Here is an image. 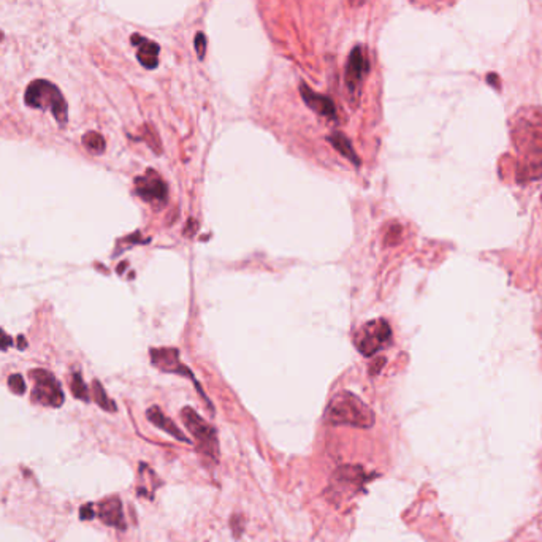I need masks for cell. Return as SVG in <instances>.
Segmentation results:
<instances>
[{"label": "cell", "mask_w": 542, "mask_h": 542, "mask_svg": "<svg viewBox=\"0 0 542 542\" xmlns=\"http://www.w3.org/2000/svg\"><path fill=\"white\" fill-rule=\"evenodd\" d=\"M4 40V32H2V30H0V41H2Z\"/></svg>", "instance_id": "28"}, {"label": "cell", "mask_w": 542, "mask_h": 542, "mask_svg": "<svg viewBox=\"0 0 542 542\" xmlns=\"http://www.w3.org/2000/svg\"><path fill=\"white\" fill-rule=\"evenodd\" d=\"M70 388H72V393H73V397H75V398L81 400V401H89L90 400L89 388L86 386V382L83 381L81 373H78V371H75V373L72 374Z\"/></svg>", "instance_id": "18"}, {"label": "cell", "mask_w": 542, "mask_h": 542, "mask_svg": "<svg viewBox=\"0 0 542 542\" xmlns=\"http://www.w3.org/2000/svg\"><path fill=\"white\" fill-rule=\"evenodd\" d=\"M83 144L86 146V148L94 152V154H102L103 151H105L107 148V143H105V138H103L99 132H88L83 135Z\"/></svg>", "instance_id": "17"}, {"label": "cell", "mask_w": 542, "mask_h": 542, "mask_svg": "<svg viewBox=\"0 0 542 542\" xmlns=\"http://www.w3.org/2000/svg\"><path fill=\"white\" fill-rule=\"evenodd\" d=\"M181 419L184 427L196 438L197 450L212 463L219 461V441L217 431L198 412L192 409L191 406L182 407Z\"/></svg>", "instance_id": "5"}, {"label": "cell", "mask_w": 542, "mask_h": 542, "mask_svg": "<svg viewBox=\"0 0 542 542\" xmlns=\"http://www.w3.org/2000/svg\"><path fill=\"white\" fill-rule=\"evenodd\" d=\"M99 517L100 520L108 527H114L118 529H126V517L123 510V503L118 496H109L99 504Z\"/></svg>", "instance_id": "13"}, {"label": "cell", "mask_w": 542, "mask_h": 542, "mask_svg": "<svg viewBox=\"0 0 542 542\" xmlns=\"http://www.w3.org/2000/svg\"><path fill=\"white\" fill-rule=\"evenodd\" d=\"M130 43L135 45L137 50V59L138 62L142 64L144 69L148 70H154L159 65V53H161V46L152 41L146 36H142L140 34H133L130 36Z\"/></svg>", "instance_id": "12"}, {"label": "cell", "mask_w": 542, "mask_h": 542, "mask_svg": "<svg viewBox=\"0 0 542 542\" xmlns=\"http://www.w3.org/2000/svg\"><path fill=\"white\" fill-rule=\"evenodd\" d=\"M35 386L32 391V401L34 403L60 407L64 405V392L60 387L59 381L53 376V373L46 370H34L30 373Z\"/></svg>", "instance_id": "7"}, {"label": "cell", "mask_w": 542, "mask_h": 542, "mask_svg": "<svg viewBox=\"0 0 542 542\" xmlns=\"http://www.w3.org/2000/svg\"><path fill=\"white\" fill-rule=\"evenodd\" d=\"M230 527H231V529H233V533H235L236 538H238V536L243 533V528H245V527H243V519H241V517L240 515H231Z\"/></svg>", "instance_id": "22"}, {"label": "cell", "mask_w": 542, "mask_h": 542, "mask_svg": "<svg viewBox=\"0 0 542 542\" xmlns=\"http://www.w3.org/2000/svg\"><path fill=\"white\" fill-rule=\"evenodd\" d=\"M392 328L387 320L377 319L370 320L368 324L360 327L355 334V346L365 357H373L382 347L391 343Z\"/></svg>", "instance_id": "6"}, {"label": "cell", "mask_w": 542, "mask_h": 542, "mask_svg": "<svg viewBox=\"0 0 542 542\" xmlns=\"http://www.w3.org/2000/svg\"><path fill=\"white\" fill-rule=\"evenodd\" d=\"M26 105L41 111H51L54 119L60 127L67 126L69 121V105L64 94L56 84L48 80H34L29 84L24 94Z\"/></svg>", "instance_id": "3"}, {"label": "cell", "mask_w": 542, "mask_h": 542, "mask_svg": "<svg viewBox=\"0 0 542 542\" xmlns=\"http://www.w3.org/2000/svg\"><path fill=\"white\" fill-rule=\"evenodd\" d=\"M325 422L330 425H347L355 428H371L376 422L374 412L355 393L343 391L334 395L325 411Z\"/></svg>", "instance_id": "2"}, {"label": "cell", "mask_w": 542, "mask_h": 542, "mask_svg": "<svg viewBox=\"0 0 542 542\" xmlns=\"http://www.w3.org/2000/svg\"><path fill=\"white\" fill-rule=\"evenodd\" d=\"M146 417H148V420L152 425H154V427L163 430L170 436H173L175 440H178L179 442L191 444V440H189V438L182 433V430L173 422L172 419H168L165 414L162 412L159 406H151L149 409L146 411Z\"/></svg>", "instance_id": "14"}, {"label": "cell", "mask_w": 542, "mask_h": 542, "mask_svg": "<svg viewBox=\"0 0 542 542\" xmlns=\"http://www.w3.org/2000/svg\"><path fill=\"white\" fill-rule=\"evenodd\" d=\"M151 362L156 368H159L161 371H165V373H173V374H181V376L191 377L194 384H196L198 393L202 395L203 400L206 401V405H208L212 409L211 403L208 401V398L205 397L202 387L198 386V382H197L196 377H194L192 371L189 370L186 365H182L179 362V352L178 351L173 349V347H154V349H151Z\"/></svg>", "instance_id": "9"}, {"label": "cell", "mask_w": 542, "mask_h": 542, "mask_svg": "<svg viewBox=\"0 0 542 542\" xmlns=\"http://www.w3.org/2000/svg\"><path fill=\"white\" fill-rule=\"evenodd\" d=\"M194 46H196L197 56L200 60L205 59V53H206V36L203 32H198L196 40H194Z\"/></svg>", "instance_id": "20"}, {"label": "cell", "mask_w": 542, "mask_h": 542, "mask_svg": "<svg viewBox=\"0 0 542 542\" xmlns=\"http://www.w3.org/2000/svg\"><path fill=\"white\" fill-rule=\"evenodd\" d=\"M11 344H13V339L0 328V351H7L8 347H11Z\"/></svg>", "instance_id": "24"}, {"label": "cell", "mask_w": 542, "mask_h": 542, "mask_svg": "<svg viewBox=\"0 0 542 542\" xmlns=\"http://www.w3.org/2000/svg\"><path fill=\"white\" fill-rule=\"evenodd\" d=\"M386 363V358H377V365L374 368H371V374H377L379 373V370L382 368V365Z\"/></svg>", "instance_id": "25"}, {"label": "cell", "mask_w": 542, "mask_h": 542, "mask_svg": "<svg viewBox=\"0 0 542 542\" xmlns=\"http://www.w3.org/2000/svg\"><path fill=\"white\" fill-rule=\"evenodd\" d=\"M513 135L517 149L525 157L520 168L522 178H539L542 176V109H529L527 114H520Z\"/></svg>", "instance_id": "1"}, {"label": "cell", "mask_w": 542, "mask_h": 542, "mask_svg": "<svg viewBox=\"0 0 542 542\" xmlns=\"http://www.w3.org/2000/svg\"><path fill=\"white\" fill-rule=\"evenodd\" d=\"M370 477V474L365 473L362 466H339L338 470L332 474L330 484H328L325 490V496L328 498V501L332 503L346 501V499L355 496L357 493L362 490L363 484L368 482Z\"/></svg>", "instance_id": "4"}, {"label": "cell", "mask_w": 542, "mask_h": 542, "mask_svg": "<svg viewBox=\"0 0 542 542\" xmlns=\"http://www.w3.org/2000/svg\"><path fill=\"white\" fill-rule=\"evenodd\" d=\"M93 395H94L95 403L99 405L102 409H105L108 412H116V409H118V407H116V405H114V401L109 400V397L105 392V388H103V386L99 381L93 382Z\"/></svg>", "instance_id": "16"}, {"label": "cell", "mask_w": 542, "mask_h": 542, "mask_svg": "<svg viewBox=\"0 0 542 542\" xmlns=\"http://www.w3.org/2000/svg\"><path fill=\"white\" fill-rule=\"evenodd\" d=\"M327 140H328V142H330V144L339 152L341 156L346 157L347 161H351L352 163H354V165H360V159H358V157H357V152L354 149V146H352L351 140L347 138L344 133L334 132Z\"/></svg>", "instance_id": "15"}, {"label": "cell", "mask_w": 542, "mask_h": 542, "mask_svg": "<svg viewBox=\"0 0 542 542\" xmlns=\"http://www.w3.org/2000/svg\"><path fill=\"white\" fill-rule=\"evenodd\" d=\"M368 72H370V64L367 56H365L363 48L355 46L349 54V59H347L346 70H344V84L352 102H357L358 97H360L365 76L368 75Z\"/></svg>", "instance_id": "8"}, {"label": "cell", "mask_w": 542, "mask_h": 542, "mask_svg": "<svg viewBox=\"0 0 542 542\" xmlns=\"http://www.w3.org/2000/svg\"><path fill=\"white\" fill-rule=\"evenodd\" d=\"M367 2H368V0H351V4L354 5V7H360V5L367 4Z\"/></svg>", "instance_id": "27"}, {"label": "cell", "mask_w": 542, "mask_h": 542, "mask_svg": "<svg viewBox=\"0 0 542 542\" xmlns=\"http://www.w3.org/2000/svg\"><path fill=\"white\" fill-rule=\"evenodd\" d=\"M400 236H401V227H400V225L395 224V225H392L391 229H388V233L386 235V243H387V245H392V246L397 245L398 240H400Z\"/></svg>", "instance_id": "21"}, {"label": "cell", "mask_w": 542, "mask_h": 542, "mask_svg": "<svg viewBox=\"0 0 542 542\" xmlns=\"http://www.w3.org/2000/svg\"><path fill=\"white\" fill-rule=\"evenodd\" d=\"M8 386L10 391L16 395H22L26 392V382H24V377L21 374H11L8 377Z\"/></svg>", "instance_id": "19"}, {"label": "cell", "mask_w": 542, "mask_h": 542, "mask_svg": "<svg viewBox=\"0 0 542 542\" xmlns=\"http://www.w3.org/2000/svg\"><path fill=\"white\" fill-rule=\"evenodd\" d=\"M26 347H27V341H26V338H24L22 334H21V337H18V349L24 351V349H26Z\"/></svg>", "instance_id": "26"}, {"label": "cell", "mask_w": 542, "mask_h": 542, "mask_svg": "<svg viewBox=\"0 0 542 542\" xmlns=\"http://www.w3.org/2000/svg\"><path fill=\"white\" fill-rule=\"evenodd\" d=\"M135 192L144 202L156 206L165 205L168 198V187L165 181L152 168H149L143 176H138L135 179Z\"/></svg>", "instance_id": "10"}, {"label": "cell", "mask_w": 542, "mask_h": 542, "mask_svg": "<svg viewBox=\"0 0 542 542\" xmlns=\"http://www.w3.org/2000/svg\"><path fill=\"white\" fill-rule=\"evenodd\" d=\"M94 515H95V513H94L93 504H84L80 510L81 520H90V519H94Z\"/></svg>", "instance_id": "23"}, {"label": "cell", "mask_w": 542, "mask_h": 542, "mask_svg": "<svg viewBox=\"0 0 542 542\" xmlns=\"http://www.w3.org/2000/svg\"><path fill=\"white\" fill-rule=\"evenodd\" d=\"M300 94H302L303 102L306 103V107L311 108L314 113H318L319 116H324V118L330 119V121L338 119L337 107H334V103L332 102L330 97L316 93V90L306 86L304 83H302V86H300Z\"/></svg>", "instance_id": "11"}]
</instances>
